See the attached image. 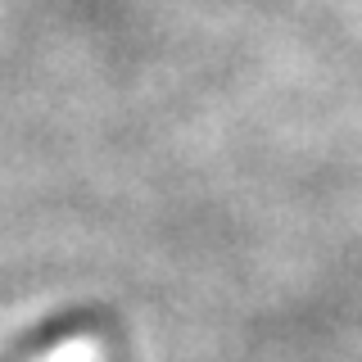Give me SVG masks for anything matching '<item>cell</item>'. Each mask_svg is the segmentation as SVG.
Here are the masks:
<instances>
[{
    "instance_id": "cell-1",
    "label": "cell",
    "mask_w": 362,
    "mask_h": 362,
    "mask_svg": "<svg viewBox=\"0 0 362 362\" xmlns=\"http://www.w3.org/2000/svg\"><path fill=\"white\" fill-rule=\"evenodd\" d=\"M82 335L77 331V322H50L45 331L37 335H28V339H18L14 349H9L0 362H41L45 354H54V349H64V344H73V339Z\"/></svg>"
}]
</instances>
